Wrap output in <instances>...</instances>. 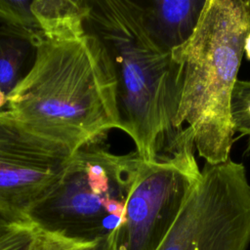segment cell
<instances>
[{"mask_svg":"<svg viewBox=\"0 0 250 250\" xmlns=\"http://www.w3.org/2000/svg\"><path fill=\"white\" fill-rule=\"evenodd\" d=\"M85 30L104 46L117 81L120 130L146 162L193 143L188 127L177 126L183 67L146 36L136 0H89Z\"/></svg>","mask_w":250,"mask_h":250,"instance_id":"1","label":"cell"},{"mask_svg":"<svg viewBox=\"0 0 250 250\" xmlns=\"http://www.w3.org/2000/svg\"><path fill=\"white\" fill-rule=\"evenodd\" d=\"M117 81L100 40L90 32L42 38L29 73L7 99V109L36 133L66 146L120 129Z\"/></svg>","mask_w":250,"mask_h":250,"instance_id":"2","label":"cell"},{"mask_svg":"<svg viewBox=\"0 0 250 250\" xmlns=\"http://www.w3.org/2000/svg\"><path fill=\"white\" fill-rule=\"evenodd\" d=\"M250 32V1L207 0L190 38L172 52L183 67V89L177 126L193 135L205 162L229 158L233 130L230 96Z\"/></svg>","mask_w":250,"mask_h":250,"instance_id":"3","label":"cell"},{"mask_svg":"<svg viewBox=\"0 0 250 250\" xmlns=\"http://www.w3.org/2000/svg\"><path fill=\"white\" fill-rule=\"evenodd\" d=\"M101 136L77 148L57 186L29 214L40 227L105 236L122 221L143 159L112 152Z\"/></svg>","mask_w":250,"mask_h":250,"instance_id":"4","label":"cell"},{"mask_svg":"<svg viewBox=\"0 0 250 250\" xmlns=\"http://www.w3.org/2000/svg\"><path fill=\"white\" fill-rule=\"evenodd\" d=\"M250 184L242 163L205 162L200 177L156 250H247Z\"/></svg>","mask_w":250,"mask_h":250,"instance_id":"5","label":"cell"},{"mask_svg":"<svg viewBox=\"0 0 250 250\" xmlns=\"http://www.w3.org/2000/svg\"><path fill=\"white\" fill-rule=\"evenodd\" d=\"M194 144L156 161L143 160L120 224L104 237L106 250H156L200 177Z\"/></svg>","mask_w":250,"mask_h":250,"instance_id":"6","label":"cell"},{"mask_svg":"<svg viewBox=\"0 0 250 250\" xmlns=\"http://www.w3.org/2000/svg\"><path fill=\"white\" fill-rule=\"evenodd\" d=\"M72 151L41 136L8 109L0 110V213L29 220L62 179Z\"/></svg>","mask_w":250,"mask_h":250,"instance_id":"7","label":"cell"},{"mask_svg":"<svg viewBox=\"0 0 250 250\" xmlns=\"http://www.w3.org/2000/svg\"><path fill=\"white\" fill-rule=\"evenodd\" d=\"M143 28L154 47L170 54L193 34L207 0H136Z\"/></svg>","mask_w":250,"mask_h":250,"instance_id":"8","label":"cell"},{"mask_svg":"<svg viewBox=\"0 0 250 250\" xmlns=\"http://www.w3.org/2000/svg\"><path fill=\"white\" fill-rule=\"evenodd\" d=\"M42 38L22 29L0 25V92L7 99L34 65Z\"/></svg>","mask_w":250,"mask_h":250,"instance_id":"9","label":"cell"},{"mask_svg":"<svg viewBox=\"0 0 250 250\" xmlns=\"http://www.w3.org/2000/svg\"><path fill=\"white\" fill-rule=\"evenodd\" d=\"M32 13L47 39H70L84 35L89 0H33Z\"/></svg>","mask_w":250,"mask_h":250,"instance_id":"10","label":"cell"},{"mask_svg":"<svg viewBox=\"0 0 250 250\" xmlns=\"http://www.w3.org/2000/svg\"><path fill=\"white\" fill-rule=\"evenodd\" d=\"M33 0H0V25L22 29L43 37L32 13Z\"/></svg>","mask_w":250,"mask_h":250,"instance_id":"11","label":"cell"},{"mask_svg":"<svg viewBox=\"0 0 250 250\" xmlns=\"http://www.w3.org/2000/svg\"><path fill=\"white\" fill-rule=\"evenodd\" d=\"M229 115L233 132L248 137L246 151H250V80H236L230 96Z\"/></svg>","mask_w":250,"mask_h":250,"instance_id":"12","label":"cell"},{"mask_svg":"<svg viewBox=\"0 0 250 250\" xmlns=\"http://www.w3.org/2000/svg\"><path fill=\"white\" fill-rule=\"evenodd\" d=\"M92 239L69 235L65 232L45 229L38 225V229L26 250H80Z\"/></svg>","mask_w":250,"mask_h":250,"instance_id":"13","label":"cell"},{"mask_svg":"<svg viewBox=\"0 0 250 250\" xmlns=\"http://www.w3.org/2000/svg\"><path fill=\"white\" fill-rule=\"evenodd\" d=\"M38 225L31 221L13 220L0 213V250H14L29 241Z\"/></svg>","mask_w":250,"mask_h":250,"instance_id":"14","label":"cell"},{"mask_svg":"<svg viewBox=\"0 0 250 250\" xmlns=\"http://www.w3.org/2000/svg\"><path fill=\"white\" fill-rule=\"evenodd\" d=\"M104 237L105 236H99L93 238L86 246H84L80 250H106Z\"/></svg>","mask_w":250,"mask_h":250,"instance_id":"15","label":"cell"},{"mask_svg":"<svg viewBox=\"0 0 250 250\" xmlns=\"http://www.w3.org/2000/svg\"><path fill=\"white\" fill-rule=\"evenodd\" d=\"M244 56L250 61V32L247 34L244 42Z\"/></svg>","mask_w":250,"mask_h":250,"instance_id":"16","label":"cell"},{"mask_svg":"<svg viewBox=\"0 0 250 250\" xmlns=\"http://www.w3.org/2000/svg\"><path fill=\"white\" fill-rule=\"evenodd\" d=\"M33 236H34V235H33ZM32 238H33V237H32ZM32 238H31V239H32ZM31 239H30L29 241H27V242H25V243L20 245L19 247H17V248L14 249V250H26L27 247H28V245H29V243H30V241H31Z\"/></svg>","mask_w":250,"mask_h":250,"instance_id":"17","label":"cell"}]
</instances>
